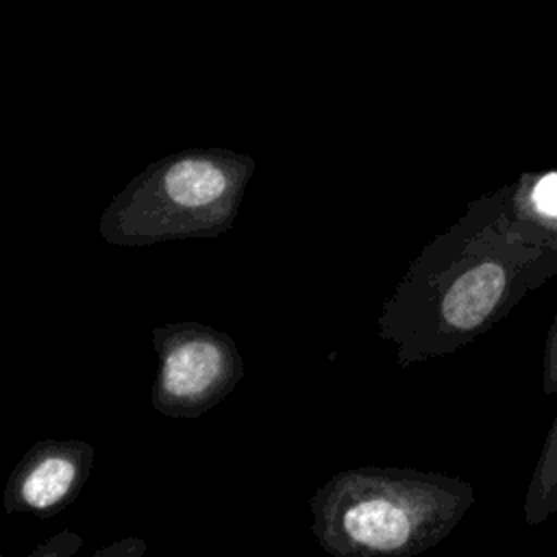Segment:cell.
<instances>
[{"label": "cell", "instance_id": "7a4b0ae2", "mask_svg": "<svg viewBox=\"0 0 557 557\" xmlns=\"http://www.w3.org/2000/svg\"><path fill=\"white\" fill-rule=\"evenodd\" d=\"M311 531L331 557H413L440 544L474 505V487L442 472L363 466L322 483Z\"/></svg>", "mask_w": 557, "mask_h": 557}, {"label": "cell", "instance_id": "3957f363", "mask_svg": "<svg viewBox=\"0 0 557 557\" xmlns=\"http://www.w3.org/2000/svg\"><path fill=\"white\" fill-rule=\"evenodd\" d=\"M252 172V157L226 148L161 157L109 202L98 233L115 246L218 237L233 228Z\"/></svg>", "mask_w": 557, "mask_h": 557}, {"label": "cell", "instance_id": "30bf717a", "mask_svg": "<svg viewBox=\"0 0 557 557\" xmlns=\"http://www.w3.org/2000/svg\"><path fill=\"white\" fill-rule=\"evenodd\" d=\"M146 542L141 537H122L100 546L89 557H146Z\"/></svg>", "mask_w": 557, "mask_h": 557}, {"label": "cell", "instance_id": "ba28073f", "mask_svg": "<svg viewBox=\"0 0 557 557\" xmlns=\"http://www.w3.org/2000/svg\"><path fill=\"white\" fill-rule=\"evenodd\" d=\"M83 537L72 531L63 529L37 544L33 550H28L24 557H76V553L83 548Z\"/></svg>", "mask_w": 557, "mask_h": 557}, {"label": "cell", "instance_id": "9c48e42d", "mask_svg": "<svg viewBox=\"0 0 557 557\" xmlns=\"http://www.w3.org/2000/svg\"><path fill=\"white\" fill-rule=\"evenodd\" d=\"M542 392L546 396L557 394V313L550 322L542 355Z\"/></svg>", "mask_w": 557, "mask_h": 557}, {"label": "cell", "instance_id": "6da1fadb", "mask_svg": "<svg viewBox=\"0 0 557 557\" xmlns=\"http://www.w3.org/2000/svg\"><path fill=\"white\" fill-rule=\"evenodd\" d=\"M557 276V250L524 239L505 211V189L483 191L426 242L381 307L376 333L411 368L492 331L531 292Z\"/></svg>", "mask_w": 557, "mask_h": 557}, {"label": "cell", "instance_id": "8992f818", "mask_svg": "<svg viewBox=\"0 0 557 557\" xmlns=\"http://www.w3.org/2000/svg\"><path fill=\"white\" fill-rule=\"evenodd\" d=\"M503 189L511 226L524 239L557 250V168L522 172Z\"/></svg>", "mask_w": 557, "mask_h": 557}, {"label": "cell", "instance_id": "52a82bcc", "mask_svg": "<svg viewBox=\"0 0 557 557\" xmlns=\"http://www.w3.org/2000/svg\"><path fill=\"white\" fill-rule=\"evenodd\" d=\"M557 511V416L546 433L544 446L531 472L522 503V516L529 527L544 522Z\"/></svg>", "mask_w": 557, "mask_h": 557}, {"label": "cell", "instance_id": "5b68a950", "mask_svg": "<svg viewBox=\"0 0 557 557\" xmlns=\"http://www.w3.org/2000/svg\"><path fill=\"white\" fill-rule=\"evenodd\" d=\"M96 450L83 440H39L11 470L2 507L7 513L52 518L83 492Z\"/></svg>", "mask_w": 557, "mask_h": 557}, {"label": "cell", "instance_id": "277c9868", "mask_svg": "<svg viewBox=\"0 0 557 557\" xmlns=\"http://www.w3.org/2000/svg\"><path fill=\"white\" fill-rule=\"evenodd\" d=\"M159 359L150 392L152 407L168 418H198L222 403L244 376L237 344L198 322L152 329Z\"/></svg>", "mask_w": 557, "mask_h": 557}]
</instances>
